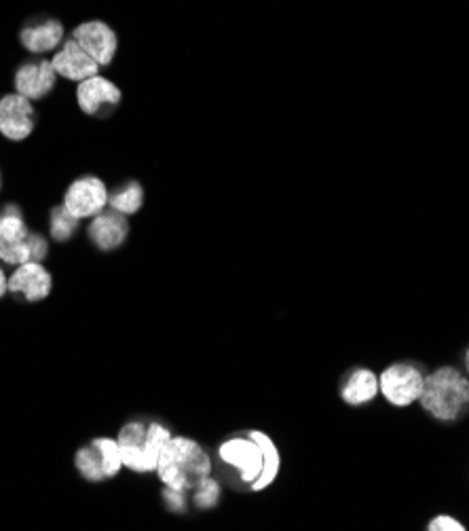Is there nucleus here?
I'll return each mask as SVG.
<instances>
[{"instance_id": "obj_11", "label": "nucleus", "mask_w": 469, "mask_h": 531, "mask_svg": "<svg viewBox=\"0 0 469 531\" xmlns=\"http://www.w3.org/2000/svg\"><path fill=\"white\" fill-rule=\"evenodd\" d=\"M9 292L28 303L43 301L51 292V276L41 263H24L9 278Z\"/></svg>"}, {"instance_id": "obj_5", "label": "nucleus", "mask_w": 469, "mask_h": 531, "mask_svg": "<svg viewBox=\"0 0 469 531\" xmlns=\"http://www.w3.org/2000/svg\"><path fill=\"white\" fill-rule=\"evenodd\" d=\"M425 371L415 362H396L379 375V394L391 407L408 409L421 398Z\"/></svg>"}, {"instance_id": "obj_12", "label": "nucleus", "mask_w": 469, "mask_h": 531, "mask_svg": "<svg viewBox=\"0 0 469 531\" xmlns=\"http://www.w3.org/2000/svg\"><path fill=\"white\" fill-rule=\"evenodd\" d=\"M51 64L60 77L70 81H85L89 77H96L100 70V64L74 39L64 43V47L53 56Z\"/></svg>"}, {"instance_id": "obj_19", "label": "nucleus", "mask_w": 469, "mask_h": 531, "mask_svg": "<svg viewBox=\"0 0 469 531\" xmlns=\"http://www.w3.org/2000/svg\"><path fill=\"white\" fill-rule=\"evenodd\" d=\"M222 496V487L220 481L214 479V476H205L193 489H191V500L197 510H212L220 504Z\"/></svg>"}, {"instance_id": "obj_1", "label": "nucleus", "mask_w": 469, "mask_h": 531, "mask_svg": "<svg viewBox=\"0 0 469 531\" xmlns=\"http://www.w3.org/2000/svg\"><path fill=\"white\" fill-rule=\"evenodd\" d=\"M218 464L233 487L258 493L275 483L281 455L269 434L246 430L224 438L218 447Z\"/></svg>"}, {"instance_id": "obj_16", "label": "nucleus", "mask_w": 469, "mask_h": 531, "mask_svg": "<svg viewBox=\"0 0 469 531\" xmlns=\"http://www.w3.org/2000/svg\"><path fill=\"white\" fill-rule=\"evenodd\" d=\"M127 233H129L127 218H125V214H121L117 210H110L104 214L100 212L96 216V221H93L89 227L91 242L106 252L117 250L127 240Z\"/></svg>"}, {"instance_id": "obj_24", "label": "nucleus", "mask_w": 469, "mask_h": 531, "mask_svg": "<svg viewBox=\"0 0 469 531\" xmlns=\"http://www.w3.org/2000/svg\"><path fill=\"white\" fill-rule=\"evenodd\" d=\"M9 290V280L5 278V273H3V269H0V299H3L5 297V292Z\"/></svg>"}, {"instance_id": "obj_14", "label": "nucleus", "mask_w": 469, "mask_h": 531, "mask_svg": "<svg viewBox=\"0 0 469 531\" xmlns=\"http://www.w3.org/2000/svg\"><path fill=\"white\" fill-rule=\"evenodd\" d=\"M341 398L349 407H364L379 396V375L366 366L351 369L341 381Z\"/></svg>"}, {"instance_id": "obj_8", "label": "nucleus", "mask_w": 469, "mask_h": 531, "mask_svg": "<svg viewBox=\"0 0 469 531\" xmlns=\"http://www.w3.org/2000/svg\"><path fill=\"white\" fill-rule=\"evenodd\" d=\"M108 201V191L104 182L96 176H85L74 182V185L66 191L64 206L70 214L79 218L98 216Z\"/></svg>"}, {"instance_id": "obj_6", "label": "nucleus", "mask_w": 469, "mask_h": 531, "mask_svg": "<svg viewBox=\"0 0 469 531\" xmlns=\"http://www.w3.org/2000/svg\"><path fill=\"white\" fill-rule=\"evenodd\" d=\"M74 464H77V470L81 472L83 479L100 483L117 476L123 460L117 441H112V438H96V441H91L77 451Z\"/></svg>"}, {"instance_id": "obj_7", "label": "nucleus", "mask_w": 469, "mask_h": 531, "mask_svg": "<svg viewBox=\"0 0 469 531\" xmlns=\"http://www.w3.org/2000/svg\"><path fill=\"white\" fill-rule=\"evenodd\" d=\"M30 231L22 221V214L15 206H9L0 216V261L9 265H24L32 261Z\"/></svg>"}, {"instance_id": "obj_20", "label": "nucleus", "mask_w": 469, "mask_h": 531, "mask_svg": "<svg viewBox=\"0 0 469 531\" xmlns=\"http://www.w3.org/2000/svg\"><path fill=\"white\" fill-rule=\"evenodd\" d=\"M77 227H79V218L70 214L66 210V206H60L51 212V237L53 240H58V242L70 240L74 231H77Z\"/></svg>"}, {"instance_id": "obj_18", "label": "nucleus", "mask_w": 469, "mask_h": 531, "mask_svg": "<svg viewBox=\"0 0 469 531\" xmlns=\"http://www.w3.org/2000/svg\"><path fill=\"white\" fill-rule=\"evenodd\" d=\"M108 201L112 210H117L125 216L136 214L144 204V191L140 187V182H127V185L121 187L117 193H112Z\"/></svg>"}, {"instance_id": "obj_17", "label": "nucleus", "mask_w": 469, "mask_h": 531, "mask_svg": "<svg viewBox=\"0 0 469 531\" xmlns=\"http://www.w3.org/2000/svg\"><path fill=\"white\" fill-rule=\"evenodd\" d=\"M62 36H64L62 24L55 20H47L41 24L28 26L22 32V43L32 53H45V51H51L53 47H58Z\"/></svg>"}, {"instance_id": "obj_23", "label": "nucleus", "mask_w": 469, "mask_h": 531, "mask_svg": "<svg viewBox=\"0 0 469 531\" xmlns=\"http://www.w3.org/2000/svg\"><path fill=\"white\" fill-rule=\"evenodd\" d=\"M30 248H32V261L34 263H41L45 259V256H47V252H49L47 240H45L43 235H39V233H32L30 235Z\"/></svg>"}, {"instance_id": "obj_25", "label": "nucleus", "mask_w": 469, "mask_h": 531, "mask_svg": "<svg viewBox=\"0 0 469 531\" xmlns=\"http://www.w3.org/2000/svg\"><path fill=\"white\" fill-rule=\"evenodd\" d=\"M463 364H465V373H467V377H469V347H467L465 354H463Z\"/></svg>"}, {"instance_id": "obj_4", "label": "nucleus", "mask_w": 469, "mask_h": 531, "mask_svg": "<svg viewBox=\"0 0 469 531\" xmlns=\"http://www.w3.org/2000/svg\"><path fill=\"white\" fill-rule=\"evenodd\" d=\"M170 438L172 430L157 419L129 421L121 428L117 438L123 466L140 474L157 470L159 455Z\"/></svg>"}, {"instance_id": "obj_2", "label": "nucleus", "mask_w": 469, "mask_h": 531, "mask_svg": "<svg viewBox=\"0 0 469 531\" xmlns=\"http://www.w3.org/2000/svg\"><path fill=\"white\" fill-rule=\"evenodd\" d=\"M421 409L440 424H455L469 413V377L457 366H440L425 375Z\"/></svg>"}, {"instance_id": "obj_10", "label": "nucleus", "mask_w": 469, "mask_h": 531, "mask_svg": "<svg viewBox=\"0 0 469 531\" xmlns=\"http://www.w3.org/2000/svg\"><path fill=\"white\" fill-rule=\"evenodd\" d=\"M72 39L77 41L100 66H108L117 53V34L104 22H87L74 30Z\"/></svg>"}, {"instance_id": "obj_9", "label": "nucleus", "mask_w": 469, "mask_h": 531, "mask_svg": "<svg viewBox=\"0 0 469 531\" xmlns=\"http://www.w3.org/2000/svg\"><path fill=\"white\" fill-rule=\"evenodd\" d=\"M32 100L22 94H11L0 100V132L9 140H24L34 130Z\"/></svg>"}, {"instance_id": "obj_13", "label": "nucleus", "mask_w": 469, "mask_h": 531, "mask_svg": "<svg viewBox=\"0 0 469 531\" xmlns=\"http://www.w3.org/2000/svg\"><path fill=\"white\" fill-rule=\"evenodd\" d=\"M55 75H58V72H55L53 64L47 60L24 64L15 75L17 94H22L28 100H41L53 89Z\"/></svg>"}, {"instance_id": "obj_22", "label": "nucleus", "mask_w": 469, "mask_h": 531, "mask_svg": "<svg viewBox=\"0 0 469 531\" xmlns=\"http://www.w3.org/2000/svg\"><path fill=\"white\" fill-rule=\"evenodd\" d=\"M427 531H465V523L459 521L457 517H450V515H438L431 519L425 527Z\"/></svg>"}, {"instance_id": "obj_21", "label": "nucleus", "mask_w": 469, "mask_h": 531, "mask_svg": "<svg viewBox=\"0 0 469 531\" xmlns=\"http://www.w3.org/2000/svg\"><path fill=\"white\" fill-rule=\"evenodd\" d=\"M163 504L167 506V510L182 515V512H186V508H189V498H186V491L165 487L163 489Z\"/></svg>"}, {"instance_id": "obj_3", "label": "nucleus", "mask_w": 469, "mask_h": 531, "mask_svg": "<svg viewBox=\"0 0 469 531\" xmlns=\"http://www.w3.org/2000/svg\"><path fill=\"white\" fill-rule=\"evenodd\" d=\"M214 470L212 457L205 451L197 441L186 436H172L170 441L165 443L159 464H157V474L165 487L180 489L191 493V489L210 476Z\"/></svg>"}, {"instance_id": "obj_15", "label": "nucleus", "mask_w": 469, "mask_h": 531, "mask_svg": "<svg viewBox=\"0 0 469 531\" xmlns=\"http://www.w3.org/2000/svg\"><path fill=\"white\" fill-rule=\"evenodd\" d=\"M77 98L83 113L98 115L104 106H117L121 102V91L115 83L96 75L81 81L77 89Z\"/></svg>"}]
</instances>
